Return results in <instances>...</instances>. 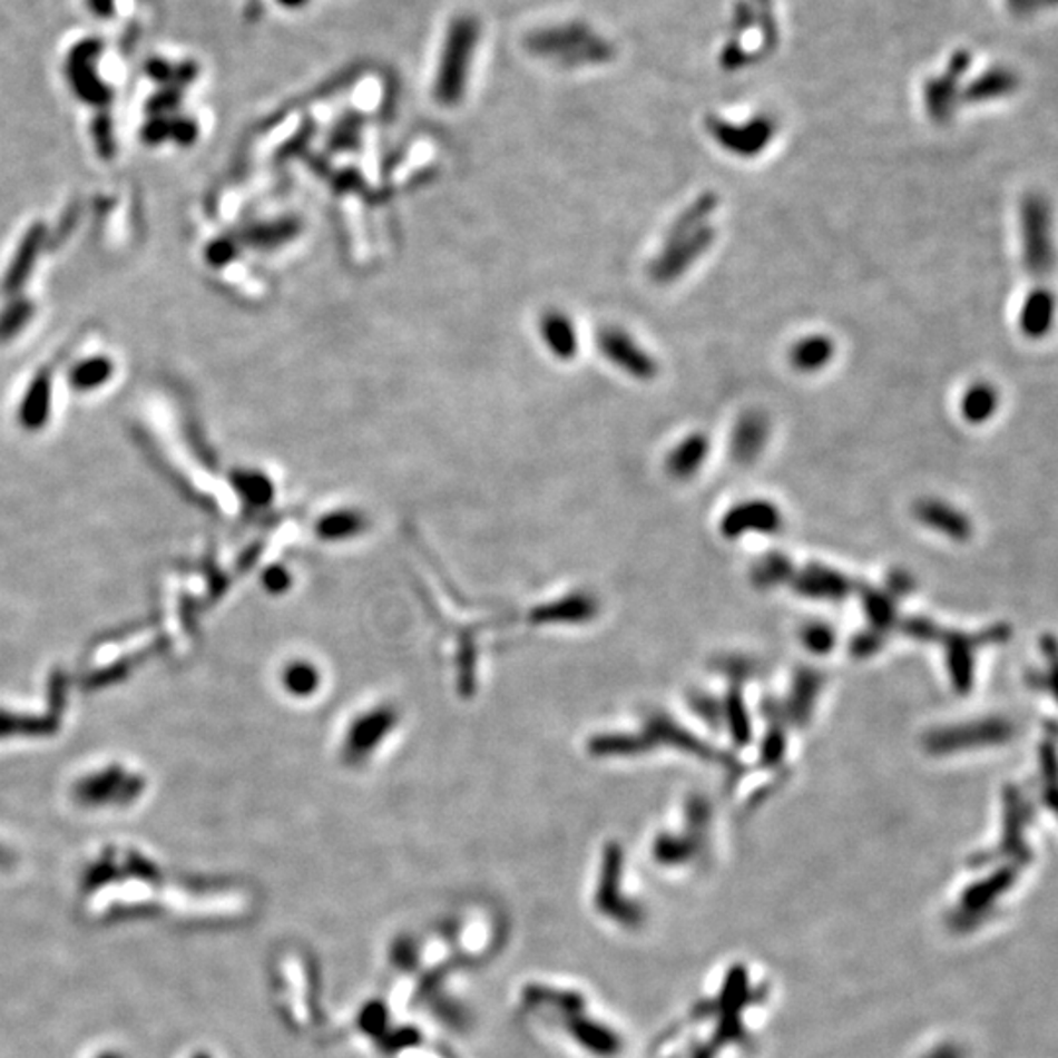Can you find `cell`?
Instances as JSON below:
<instances>
[{"instance_id":"cell-1","label":"cell","mask_w":1058,"mask_h":1058,"mask_svg":"<svg viewBox=\"0 0 1058 1058\" xmlns=\"http://www.w3.org/2000/svg\"><path fill=\"white\" fill-rule=\"evenodd\" d=\"M479 43V25L471 17H459L449 26L441 48L435 77V98L440 105L455 106L463 98L471 75L472 56Z\"/></svg>"},{"instance_id":"cell-2","label":"cell","mask_w":1058,"mask_h":1058,"mask_svg":"<svg viewBox=\"0 0 1058 1058\" xmlns=\"http://www.w3.org/2000/svg\"><path fill=\"white\" fill-rule=\"evenodd\" d=\"M1019 237L1021 259L1027 273L1035 278H1045L1055 265L1052 247V210L1045 196L1029 193L1019 206Z\"/></svg>"},{"instance_id":"cell-3","label":"cell","mask_w":1058,"mask_h":1058,"mask_svg":"<svg viewBox=\"0 0 1058 1058\" xmlns=\"http://www.w3.org/2000/svg\"><path fill=\"white\" fill-rule=\"evenodd\" d=\"M529 49L541 58L554 59L565 66L587 63L592 56L603 58L598 41L590 38V32L582 26H557L539 30L529 38Z\"/></svg>"},{"instance_id":"cell-4","label":"cell","mask_w":1058,"mask_h":1058,"mask_svg":"<svg viewBox=\"0 0 1058 1058\" xmlns=\"http://www.w3.org/2000/svg\"><path fill=\"white\" fill-rule=\"evenodd\" d=\"M716 228L708 224L693 236L663 245V249L649 267L653 281L659 285H670L678 278H683L712 249V245L716 244Z\"/></svg>"},{"instance_id":"cell-5","label":"cell","mask_w":1058,"mask_h":1058,"mask_svg":"<svg viewBox=\"0 0 1058 1058\" xmlns=\"http://www.w3.org/2000/svg\"><path fill=\"white\" fill-rule=\"evenodd\" d=\"M596 343L604 357L631 379L647 383L659 375L657 359L626 330L616 326L604 327L596 337Z\"/></svg>"},{"instance_id":"cell-6","label":"cell","mask_w":1058,"mask_h":1058,"mask_svg":"<svg viewBox=\"0 0 1058 1058\" xmlns=\"http://www.w3.org/2000/svg\"><path fill=\"white\" fill-rule=\"evenodd\" d=\"M708 130L725 151L737 157H755L763 154L774 136V126L766 118H757L745 126H735L724 120H708Z\"/></svg>"},{"instance_id":"cell-7","label":"cell","mask_w":1058,"mask_h":1058,"mask_svg":"<svg viewBox=\"0 0 1058 1058\" xmlns=\"http://www.w3.org/2000/svg\"><path fill=\"white\" fill-rule=\"evenodd\" d=\"M1011 727L1001 719H986L977 724L952 727L949 732H937L928 739L929 751L949 753V751L969 750L978 745H992L1010 739Z\"/></svg>"},{"instance_id":"cell-8","label":"cell","mask_w":1058,"mask_h":1058,"mask_svg":"<svg viewBox=\"0 0 1058 1058\" xmlns=\"http://www.w3.org/2000/svg\"><path fill=\"white\" fill-rule=\"evenodd\" d=\"M773 423L771 418L757 408L745 410L733 425L729 451L733 461L739 464H753L763 455L766 443L771 440Z\"/></svg>"},{"instance_id":"cell-9","label":"cell","mask_w":1058,"mask_h":1058,"mask_svg":"<svg viewBox=\"0 0 1058 1058\" xmlns=\"http://www.w3.org/2000/svg\"><path fill=\"white\" fill-rule=\"evenodd\" d=\"M782 528V513L768 500H747L733 506L722 520V531L725 538H739L743 533L761 531L774 533Z\"/></svg>"},{"instance_id":"cell-10","label":"cell","mask_w":1058,"mask_h":1058,"mask_svg":"<svg viewBox=\"0 0 1058 1058\" xmlns=\"http://www.w3.org/2000/svg\"><path fill=\"white\" fill-rule=\"evenodd\" d=\"M915 518L923 526L935 529L939 533L957 539V541L969 539L972 536V521H970L969 516L961 512L959 508L947 504L943 500H935V498L921 500L920 504H915Z\"/></svg>"},{"instance_id":"cell-11","label":"cell","mask_w":1058,"mask_h":1058,"mask_svg":"<svg viewBox=\"0 0 1058 1058\" xmlns=\"http://www.w3.org/2000/svg\"><path fill=\"white\" fill-rule=\"evenodd\" d=\"M835 342L830 335L810 334L792 343L788 350V363L800 375L822 373L835 357Z\"/></svg>"},{"instance_id":"cell-12","label":"cell","mask_w":1058,"mask_h":1058,"mask_svg":"<svg viewBox=\"0 0 1058 1058\" xmlns=\"http://www.w3.org/2000/svg\"><path fill=\"white\" fill-rule=\"evenodd\" d=\"M708 455V435L702 432L690 433L683 441H678L675 449L668 453V474L675 477L678 481H688V479H693L696 472H701Z\"/></svg>"},{"instance_id":"cell-13","label":"cell","mask_w":1058,"mask_h":1058,"mask_svg":"<svg viewBox=\"0 0 1058 1058\" xmlns=\"http://www.w3.org/2000/svg\"><path fill=\"white\" fill-rule=\"evenodd\" d=\"M1055 320V296L1047 288H1035L1027 294L1019 310L1018 324L1021 334L1029 340H1042L1049 334Z\"/></svg>"},{"instance_id":"cell-14","label":"cell","mask_w":1058,"mask_h":1058,"mask_svg":"<svg viewBox=\"0 0 1058 1058\" xmlns=\"http://www.w3.org/2000/svg\"><path fill=\"white\" fill-rule=\"evenodd\" d=\"M719 203H722L719 195L714 193V190H704V193L696 196L693 203L688 204V206L676 216L675 222L670 224L667 236H665V244H673V242H678V239H683V237L693 236L698 229L708 226L709 218H712V216L716 214L717 208H719Z\"/></svg>"},{"instance_id":"cell-15","label":"cell","mask_w":1058,"mask_h":1058,"mask_svg":"<svg viewBox=\"0 0 1058 1058\" xmlns=\"http://www.w3.org/2000/svg\"><path fill=\"white\" fill-rule=\"evenodd\" d=\"M1000 391L998 386L988 381H977V383L970 384L967 391L962 392L961 396V415L964 422H969L970 425H982V423L990 422L993 415L998 414L1000 410Z\"/></svg>"},{"instance_id":"cell-16","label":"cell","mask_w":1058,"mask_h":1058,"mask_svg":"<svg viewBox=\"0 0 1058 1058\" xmlns=\"http://www.w3.org/2000/svg\"><path fill=\"white\" fill-rule=\"evenodd\" d=\"M541 337L546 342L547 350L554 353L555 357L561 361L575 359L578 351L577 327L570 322L569 316L562 312H547L541 317Z\"/></svg>"},{"instance_id":"cell-17","label":"cell","mask_w":1058,"mask_h":1058,"mask_svg":"<svg viewBox=\"0 0 1058 1058\" xmlns=\"http://www.w3.org/2000/svg\"><path fill=\"white\" fill-rule=\"evenodd\" d=\"M796 590L810 598H823V600H841L849 595V580L835 570L823 569V567H810L802 572V577L796 582Z\"/></svg>"},{"instance_id":"cell-18","label":"cell","mask_w":1058,"mask_h":1058,"mask_svg":"<svg viewBox=\"0 0 1058 1058\" xmlns=\"http://www.w3.org/2000/svg\"><path fill=\"white\" fill-rule=\"evenodd\" d=\"M49 399H51V381L46 373H41L33 379L32 386L20 408V422L25 423L28 430H38L46 423L49 415Z\"/></svg>"},{"instance_id":"cell-19","label":"cell","mask_w":1058,"mask_h":1058,"mask_svg":"<svg viewBox=\"0 0 1058 1058\" xmlns=\"http://www.w3.org/2000/svg\"><path fill=\"white\" fill-rule=\"evenodd\" d=\"M41 234H43L41 226H33L32 232L26 236L25 242L20 245L17 259L12 263L9 275H7V281H4V293H9V291L10 293H14L18 286L22 285L26 278H28V273H30V270L33 267V257H36L38 249H40Z\"/></svg>"},{"instance_id":"cell-20","label":"cell","mask_w":1058,"mask_h":1058,"mask_svg":"<svg viewBox=\"0 0 1058 1058\" xmlns=\"http://www.w3.org/2000/svg\"><path fill=\"white\" fill-rule=\"evenodd\" d=\"M110 375H112V363L106 357H92L77 363L71 369L69 383L74 384L77 391H92L106 383Z\"/></svg>"},{"instance_id":"cell-21","label":"cell","mask_w":1058,"mask_h":1058,"mask_svg":"<svg viewBox=\"0 0 1058 1058\" xmlns=\"http://www.w3.org/2000/svg\"><path fill=\"white\" fill-rule=\"evenodd\" d=\"M296 234H298V224L286 221L249 229L247 239L257 247H275V245L285 244L288 239H293Z\"/></svg>"},{"instance_id":"cell-22","label":"cell","mask_w":1058,"mask_h":1058,"mask_svg":"<svg viewBox=\"0 0 1058 1058\" xmlns=\"http://www.w3.org/2000/svg\"><path fill=\"white\" fill-rule=\"evenodd\" d=\"M822 688V678L815 675V673H802L799 680H796V688H794V701H792V708H794V716L806 717L807 712L812 708V704L815 702V696L820 693Z\"/></svg>"},{"instance_id":"cell-23","label":"cell","mask_w":1058,"mask_h":1058,"mask_svg":"<svg viewBox=\"0 0 1058 1058\" xmlns=\"http://www.w3.org/2000/svg\"><path fill=\"white\" fill-rule=\"evenodd\" d=\"M790 562L782 557V555H766V559L758 561L757 569H755V580L758 585H778L784 578L788 577L790 572Z\"/></svg>"},{"instance_id":"cell-24","label":"cell","mask_w":1058,"mask_h":1058,"mask_svg":"<svg viewBox=\"0 0 1058 1058\" xmlns=\"http://www.w3.org/2000/svg\"><path fill=\"white\" fill-rule=\"evenodd\" d=\"M32 314V304L30 302H18L10 306L2 316H0V340H7L12 334H17L20 327L25 326L28 317Z\"/></svg>"},{"instance_id":"cell-25","label":"cell","mask_w":1058,"mask_h":1058,"mask_svg":"<svg viewBox=\"0 0 1058 1058\" xmlns=\"http://www.w3.org/2000/svg\"><path fill=\"white\" fill-rule=\"evenodd\" d=\"M802 639H804L807 649H812L814 653H830L831 647L835 644L833 631L825 624L807 626Z\"/></svg>"},{"instance_id":"cell-26","label":"cell","mask_w":1058,"mask_h":1058,"mask_svg":"<svg viewBox=\"0 0 1058 1058\" xmlns=\"http://www.w3.org/2000/svg\"><path fill=\"white\" fill-rule=\"evenodd\" d=\"M864 606H866V611L874 621V626L886 627L892 621V604H890L886 596L872 592V595L864 598Z\"/></svg>"},{"instance_id":"cell-27","label":"cell","mask_w":1058,"mask_h":1058,"mask_svg":"<svg viewBox=\"0 0 1058 1058\" xmlns=\"http://www.w3.org/2000/svg\"><path fill=\"white\" fill-rule=\"evenodd\" d=\"M745 714H747V712L743 709V704H741L739 698H735V701L729 704V714H727V716L732 719L733 737H735L737 743H747L751 737L750 719H747Z\"/></svg>"},{"instance_id":"cell-28","label":"cell","mask_w":1058,"mask_h":1058,"mask_svg":"<svg viewBox=\"0 0 1058 1058\" xmlns=\"http://www.w3.org/2000/svg\"><path fill=\"white\" fill-rule=\"evenodd\" d=\"M237 482H239V489L245 490L249 497L255 498V500H261V498L267 497L270 494V482L265 481L263 477H257V474H247V472H242L237 477Z\"/></svg>"},{"instance_id":"cell-29","label":"cell","mask_w":1058,"mask_h":1058,"mask_svg":"<svg viewBox=\"0 0 1058 1058\" xmlns=\"http://www.w3.org/2000/svg\"><path fill=\"white\" fill-rule=\"evenodd\" d=\"M234 253H236L234 244L222 239V242H216V244L210 245V249H208V263L221 267V265H226L228 261H232Z\"/></svg>"},{"instance_id":"cell-30","label":"cell","mask_w":1058,"mask_h":1058,"mask_svg":"<svg viewBox=\"0 0 1058 1058\" xmlns=\"http://www.w3.org/2000/svg\"><path fill=\"white\" fill-rule=\"evenodd\" d=\"M278 2L285 4V7H291V9H298V7H302V4L308 2V0H278Z\"/></svg>"}]
</instances>
